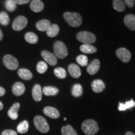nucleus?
<instances>
[{
	"mask_svg": "<svg viewBox=\"0 0 135 135\" xmlns=\"http://www.w3.org/2000/svg\"><path fill=\"white\" fill-rule=\"evenodd\" d=\"M81 129L87 135H94L98 133L99 126L98 123L93 119H89L84 121L81 124Z\"/></svg>",
	"mask_w": 135,
	"mask_h": 135,
	"instance_id": "nucleus-1",
	"label": "nucleus"
},
{
	"mask_svg": "<svg viewBox=\"0 0 135 135\" xmlns=\"http://www.w3.org/2000/svg\"><path fill=\"white\" fill-rule=\"evenodd\" d=\"M63 18L66 23L72 27H78L82 23V18L80 14L77 13L66 12Z\"/></svg>",
	"mask_w": 135,
	"mask_h": 135,
	"instance_id": "nucleus-2",
	"label": "nucleus"
},
{
	"mask_svg": "<svg viewBox=\"0 0 135 135\" xmlns=\"http://www.w3.org/2000/svg\"><path fill=\"white\" fill-rule=\"evenodd\" d=\"M34 124L39 131L46 133L50 130V126L45 118L41 116H36L34 118Z\"/></svg>",
	"mask_w": 135,
	"mask_h": 135,
	"instance_id": "nucleus-3",
	"label": "nucleus"
},
{
	"mask_svg": "<svg viewBox=\"0 0 135 135\" xmlns=\"http://www.w3.org/2000/svg\"><path fill=\"white\" fill-rule=\"evenodd\" d=\"M54 52L57 58L63 59L68 55V50L66 45L63 42L58 41L54 44Z\"/></svg>",
	"mask_w": 135,
	"mask_h": 135,
	"instance_id": "nucleus-4",
	"label": "nucleus"
},
{
	"mask_svg": "<svg viewBox=\"0 0 135 135\" xmlns=\"http://www.w3.org/2000/svg\"><path fill=\"white\" fill-rule=\"evenodd\" d=\"M76 38L78 41L84 44L93 43L96 41V36L88 31H81L78 33Z\"/></svg>",
	"mask_w": 135,
	"mask_h": 135,
	"instance_id": "nucleus-5",
	"label": "nucleus"
},
{
	"mask_svg": "<svg viewBox=\"0 0 135 135\" xmlns=\"http://www.w3.org/2000/svg\"><path fill=\"white\" fill-rule=\"evenodd\" d=\"M3 63L10 70H15L19 66L18 61L12 55H6L3 57Z\"/></svg>",
	"mask_w": 135,
	"mask_h": 135,
	"instance_id": "nucleus-6",
	"label": "nucleus"
},
{
	"mask_svg": "<svg viewBox=\"0 0 135 135\" xmlns=\"http://www.w3.org/2000/svg\"><path fill=\"white\" fill-rule=\"evenodd\" d=\"M28 24V20L26 17L23 16H19L16 17L13 21L12 24L13 29L15 31H19L23 30Z\"/></svg>",
	"mask_w": 135,
	"mask_h": 135,
	"instance_id": "nucleus-7",
	"label": "nucleus"
},
{
	"mask_svg": "<svg viewBox=\"0 0 135 135\" xmlns=\"http://www.w3.org/2000/svg\"><path fill=\"white\" fill-rule=\"evenodd\" d=\"M116 55L119 60L124 63H128L131 60V53L126 48H120L116 51Z\"/></svg>",
	"mask_w": 135,
	"mask_h": 135,
	"instance_id": "nucleus-8",
	"label": "nucleus"
},
{
	"mask_svg": "<svg viewBox=\"0 0 135 135\" xmlns=\"http://www.w3.org/2000/svg\"><path fill=\"white\" fill-rule=\"evenodd\" d=\"M41 56L45 60V61L47 63L51 66H55L56 65L57 63V57L56 56L55 54L51 53V52L48 51L44 50L41 52Z\"/></svg>",
	"mask_w": 135,
	"mask_h": 135,
	"instance_id": "nucleus-9",
	"label": "nucleus"
},
{
	"mask_svg": "<svg viewBox=\"0 0 135 135\" xmlns=\"http://www.w3.org/2000/svg\"><path fill=\"white\" fill-rule=\"evenodd\" d=\"M43 113L45 115L52 119H56L60 117V114L58 109L51 106H46L43 109Z\"/></svg>",
	"mask_w": 135,
	"mask_h": 135,
	"instance_id": "nucleus-10",
	"label": "nucleus"
},
{
	"mask_svg": "<svg viewBox=\"0 0 135 135\" xmlns=\"http://www.w3.org/2000/svg\"><path fill=\"white\" fill-rule=\"evenodd\" d=\"M99 68H100V62L98 60L96 59L92 61L91 63L88 65L87 71L89 75H93L98 71Z\"/></svg>",
	"mask_w": 135,
	"mask_h": 135,
	"instance_id": "nucleus-11",
	"label": "nucleus"
},
{
	"mask_svg": "<svg viewBox=\"0 0 135 135\" xmlns=\"http://www.w3.org/2000/svg\"><path fill=\"white\" fill-rule=\"evenodd\" d=\"M42 94H43V91H42L41 86L38 84H35L32 89V96H33L34 100L37 102L41 101L42 99Z\"/></svg>",
	"mask_w": 135,
	"mask_h": 135,
	"instance_id": "nucleus-12",
	"label": "nucleus"
},
{
	"mask_svg": "<svg viewBox=\"0 0 135 135\" xmlns=\"http://www.w3.org/2000/svg\"><path fill=\"white\" fill-rule=\"evenodd\" d=\"M20 104L19 103H15L10 108L8 111V115L11 119L15 120L18 117V110L20 109Z\"/></svg>",
	"mask_w": 135,
	"mask_h": 135,
	"instance_id": "nucleus-13",
	"label": "nucleus"
},
{
	"mask_svg": "<svg viewBox=\"0 0 135 135\" xmlns=\"http://www.w3.org/2000/svg\"><path fill=\"white\" fill-rule=\"evenodd\" d=\"M12 91L13 93L17 97L22 95L25 91V85L21 82L15 83L14 85L13 86Z\"/></svg>",
	"mask_w": 135,
	"mask_h": 135,
	"instance_id": "nucleus-14",
	"label": "nucleus"
},
{
	"mask_svg": "<svg viewBox=\"0 0 135 135\" xmlns=\"http://www.w3.org/2000/svg\"><path fill=\"white\" fill-rule=\"evenodd\" d=\"M124 25L129 28V30L134 31L135 30V16L133 15H127L124 17Z\"/></svg>",
	"mask_w": 135,
	"mask_h": 135,
	"instance_id": "nucleus-15",
	"label": "nucleus"
},
{
	"mask_svg": "<svg viewBox=\"0 0 135 135\" xmlns=\"http://www.w3.org/2000/svg\"><path fill=\"white\" fill-rule=\"evenodd\" d=\"M91 88L94 92L100 93L105 88V84L101 80H95L92 82Z\"/></svg>",
	"mask_w": 135,
	"mask_h": 135,
	"instance_id": "nucleus-16",
	"label": "nucleus"
},
{
	"mask_svg": "<svg viewBox=\"0 0 135 135\" xmlns=\"http://www.w3.org/2000/svg\"><path fill=\"white\" fill-rule=\"evenodd\" d=\"M69 73L72 77L78 78L81 76V70L80 67L76 64H71L68 66Z\"/></svg>",
	"mask_w": 135,
	"mask_h": 135,
	"instance_id": "nucleus-17",
	"label": "nucleus"
},
{
	"mask_svg": "<svg viewBox=\"0 0 135 135\" xmlns=\"http://www.w3.org/2000/svg\"><path fill=\"white\" fill-rule=\"evenodd\" d=\"M30 8L34 12H40L43 9L44 4L41 0H33L30 4Z\"/></svg>",
	"mask_w": 135,
	"mask_h": 135,
	"instance_id": "nucleus-18",
	"label": "nucleus"
},
{
	"mask_svg": "<svg viewBox=\"0 0 135 135\" xmlns=\"http://www.w3.org/2000/svg\"><path fill=\"white\" fill-rule=\"evenodd\" d=\"M50 21L48 20H42L39 21L36 23V28L39 31H46L51 26Z\"/></svg>",
	"mask_w": 135,
	"mask_h": 135,
	"instance_id": "nucleus-19",
	"label": "nucleus"
},
{
	"mask_svg": "<svg viewBox=\"0 0 135 135\" xmlns=\"http://www.w3.org/2000/svg\"><path fill=\"white\" fill-rule=\"evenodd\" d=\"M18 74L21 79L25 80H30L33 78V75L29 70L26 68H21L18 70Z\"/></svg>",
	"mask_w": 135,
	"mask_h": 135,
	"instance_id": "nucleus-20",
	"label": "nucleus"
},
{
	"mask_svg": "<svg viewBox=\"0 0 135 135\" xmlns=\"http://www.w3.org/2000/svg\"><path fill=\"white\" fill-rule=\"evenodd\" d=\"M81 51L86 54H93L97 52V49L90 44H83L80 46Z\"/></svg>",
	"mask_w": 135,
	"mask_h": 135,
	"instance_id": "nucleus-21",
	"label": "nucleus"
},
{
	"mask_svg": "<svg viewBox=\"0 0 135 135\" xmlns=\"http://www.w3.org/2000/svg\"><path fill=\"white\" fill-rule=\"evenodd\" d=\"M43 93L46 96H55L58 93L59 89L57 88L54 86H45L42 89Z\"/></svg>",
	"mask_w": 135,
	"mask_h": 135,
	"instance_id": "nucleus-22",
	"label": "nucleus"
},
{
	"mask_svg": "<svg viewBox=\"0 0 135 135\" xmlns=\"http://www.w3.org/2000/svg\"><path fill=\"white\" fill-rule=\"evenodd\" d=\"M59 31H60V28H59L58 25L56 24H53L51 25L50 27L46 31V33L49 37L53 38V37H55L58 35Z\"/></svg>",
	"mask_w": 135,
	"mask_h": 135,
	"instance_id": "nucleus-23",
	"label": "nucleus"
},
{
	"mask_svg": "<svg viewBox=\"0 0 135 135\" xmlns=\"http://www.w3.org/2000/svg\"><path fill=\"white\" fill-rule=\"evenodd\" d=\"M114 9L119 12H122L125 9V4L123 0H113Z\"/></svg>",
	"mask_w": 135,
	"mask_h": 135,
	"instance_id": "nucleus-24",
	"label": "nucleus"
},
{
	"mask_svg": "<svg viewBox=\"0 0 135 135\" xmlns=\"http://www.w3.org/2000/svg\"><path fill=\"white\" fill-rule=\"evenodd\" d=\"M25 40L30 44H35L38 41V38L35 33L28 32L25 36Z\"/></svg>",
	"mask_w": 135,
	"mask_h": 135,
	"instance_id": "nucleus-25",
	"label": "nucleus"
},
{
	"mask_svg": "<svg viewBox=\"0 0 135 135\" xmlns=\"http://www.w3.org/2000/svg\"><path fill=\"white\" fill-rule=\"evenodd\" d=\"M28 128H29V123L26 120H25L18 124L17 126V131L19 133L24 134L28 131Z\"/></svg>",
	"mask_w": 135,
	"mask_h": 135,
	"instance_id": "nucleus-26",
	"label": "nucleus"
},
{
	"mask_svg": "<svg viewBox=\"0 0 135 135\" xmlns=\"http://www.w3.org/2000/svg\"><path fill=\"white\" fill-rule=\"evenodd\" d=\"M135 105L134 101L131 99V100L127 101L125 103H119V106H118V109L119 111H125L126 109L131 108L134 107Z\"/></svg>",
	"mask_w": 135,
	"mask_h": 135,
	"instance_id": "nucleus-27",
	"label": "nucleus"
},
{
	"mask_svg": "<svg viewBox=\"0 0 135 135\" xmlns=\"http://www.w3.org/2000/svg\"><path fill=\"white\" fill-rule=\"evenodd\" d=\"M61 133L63 135H78L76 131L71 125H66L61 128Z\"/></svg>",
	"mask_w": 135,
	"mask_h": 135,
	"instance_id": "nucleus-28",
	"label": "nucleus"
},
{
	"mask_svg": "<svg viewBox=\"0 0 135 135\" xmlns=\"http://www.w3.org/2000/svg\"><path fill=\"white\" fill-rule=\"evenodd\" d=\"M72 94L75 97H80L83 94V87L80 84H74L72 88Z\"/></svg>",
	"mask_w": 135,
	"mask_h": 135,
	"instance_id": "nucleus-29",
	"label": "nucleus"
},
{
	"mask_svg": "<svg viewBox=\"0 0 135 135\" xmlns=\"http://www.w3.org/2000/svg\"><path fill=\"white\" fill-rule=\"evenodd\" d=\"M54 74L57 78L64 79L66 76V71L63 68H56L54 70Z\"/></svg>",
	"mask_w": 135,
	"mask_h": 135,
	"instance_id": "nucleus-30",
	"label": "nucleus"
},
{
	"mask_svg": "<svg viewBox=\"0 0 135 135\" xmlns=\"http://www.w3.org/2000/svg\"><path fill=\"white\" fill-rule=\"evenodd\" d=\"M9 23V17L5 11L0 13V23L3 26H7Z\"/></svg>",
	"mask_w": 135,
	"mask_h": 135,
	"instance_id": "nucleus-31",
	"label": "nucleus"
},
{
	"mask_svg": "<svg viewBox=\"0 0 135 135\" xmlns=\"http://www.w3.org/2000/svg\"><path fill=\"white\" fill-rule=\"evenodd\" d=\"M36 69L39 73L43 74L48 70V65L45 61H40L37 64Z\"/></svg>",
	"mask_w": 135,
	"mask_h": 135,
	"instance_id": "nucleus-32",
	"label": "nucleus"
},
{
	"mask_svg": "<svg viewBox=\"0 0 135 135\" xmlns=\"http://www.w3.org/2000/svg\"><path fill=\"white\" fill-rule=\"evenodd\" d=\"M5 6L8 11L12 12L16 9V4L14 0H6L5 1Z\"/></svg>",
	"mask_w": 135,
	"mask_h": 135,
	"instance_id": "nucleus-33",
	"label": "nucleus"
},
{
	"mask_svg": "<svg viewBox=\"0 0 135 135\" xmlns=\"http://www.w3.org/2000/svg\"><path fill=\"white\" fill-rule=\"evenodd\" d=\"M76 61L79 65L82 66H85L88 65V59L85 55H79L76 58Z\"/></svg>",
	"mask_w": 135,
	"mask_h": 135,
	"instance_id": "nucleus-34",
	"label": "nucleus"
},
{
	"mask_svg": "<svg viewBox=\"0 0 135 135\" xmlns=\"http://www.w3.org/2000/svg\"><path fill=\"white\" fill-rule=\"evenodd\" d=\"M1 135H17V133L11 129H6V130L3 131Z\"/></svg>",
	"mask_w": 135,
	"mask_h": 135,
	"instance_id": "nucleus-35",
	"label": "nucleus"
},
{
	"mask_svg": "<svg viewBox=\"0 0 135 135\" xmlns=\"http://www.w3.org/2000/svg\"><path fill=\"white\" fill-rule=\"evenodd\" d=\"M124 3L128 7L133 8L134 4V0H124Z\"/></svg>",
	"mask_w": 135,
	"mask_h": 135,
	"instance_id": "nucleus-36",
	"label": "nucleus"
},
{
	"mask_svg": "<svg viewBox=\"0 0 135 135\" xmlns=\"http://www.w3.org/2000/svg\"><path fill=\"white\" fill-rule=\"evenodd\" d=\"M16 4H27L30 1V0H14Z\"/></svg>",
	"mask_w": 135,
	"mask_h": 135,
	"instance_id": "nucleus-37",
	"label": "nucleus"
},
{
	"mask_svg": "<svg viewBox=\"0 0 135 135\" xmlns=\"http://www.w3.org/2000/svg\"><path fill=\"white\" fill-rule=\"evenodd\" d=\"M5 93H6L5 89L3 88V87L0 86V97H3V95H4Z\"/></svg>",
	"mask_w": 135,
	"mask_h": 135,
	"instance_id": "nucleus-38",
	"label": "nucleus"
},
{
	"mask_svg": "<svg viewBox=\"0 0 135 135\" xmlns=\"http://www.w3.org/2000/svg\"><path fill=\"white\" fill-rule=\"evenodd\" d=\"M3 38V32H2V31H1V30L0 29V41H1V40H2Z\"/></svg>",
	"mask_w": 135,
	"mask_h": 135,
	"instance_id": "nucleus-39",
	"label": "nucleus"
},
{
	"mask_svg": "<svg viewBox=\"0 0 135 135\" xmlns=\"http://www.w3.org/2000/svg\"><path fill=\"white\" fill-rule=\"evenodd\" d=\"M124 135H135V134L132 132H131V131H128V132H126L125 133V134Z\"/></svg>",
	"mask_w": 135,
	"mask_h": 135,
	"instance_id": "nucleus-40",
	"label": "nucleus"
},
{
	"mask_svg": "<svg viewBox=\"0 0 135 135\" xmlns=\"http://www.w3.org/2000/svg\"><path fill=\"white\" fill-rule=\"evenodd\" d=\"M3 108V104L1 101H0V111L2 110Z\"/></svg>",
	"mask_w": 135,
	"mask_h": 135,
	"instance_id": "nucleus-41",
	"label": "nucleus"
}]
</instances>
